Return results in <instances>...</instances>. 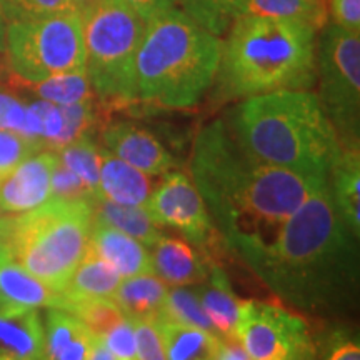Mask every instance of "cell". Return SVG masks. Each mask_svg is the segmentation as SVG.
Returning a JSON list of instances; mask_svg holds the SVG:
<instances>
[{
    "instance_id": "34",
    "label": "cell",
    "mask_w": 360,
    "mask_h": 360,
    "mask_svg": "<svg viewBox=\"0 0 360 360\" xmlns=\"http://www.w3.org/2000/svg\"><path fill=\"white\" fill-rule=\"evenodd\" d=\"M319 360H360L359 339L345 328H335L322 337L319 347L315 345Z\"/></svg>"
},
{
    "instance_id": "29",
    "label": "cell",
    "mask_w": 360,
    "mask_h": 360,
    "mask_svg": "<svg viewBox=\"0 0 360 360\" xmlns=\"http://www.w3.org/2000/svg\"><path fill=\"white\" fill-rule=\"evenodd\" d=\"M159 319L182 323V326L202 328V330L210 332V334L219 337L214 323L210 322L209 315L202 309V304L199 297H197L195 289H191V285L169 287L167 297H165L164 307H162V314Z\"/></svg>"
},
{
    "instance_id": "30",
    "label": "cell",
    "mask_w": 360,
    "mask_h": 360,
    "mask_svg": "<svg viewBox=\"0 0 360 360\" xmlns=\"http://www.w3.org/2000/svg\"><path fill=\"white\" fill-rule=\"evenodd\" d=\"M184 12H187L197 24L219 35L237 17L244 15L249 0H180Z\"/></svg>"
},
{
    "instance_id": "21",
    "label": "cell",
    "mask_w": 360,
    "mask_h": 360,
    "mask_svg": "<svg viewBox=\"0 0 360 360\" xmlns=\"http://www.w3.org/2000/svg\"><path fill=\"white\" fill-rule=\"evenodd\" d=\"M122 282V277L114 267L103 262L92 252L82 259L77 269L72 272L69 281L60 289V295L64 299V309L69 310L70 305L87 302L96 299H112L117 287Z\"/></svg>"
},
{
    "instance_id": "43",
    "label": "cell",
    "mask_w": 360,
    "mask_h": 360,
    "mask_svg": "<svg viewBox=\"0 0 360 360\" xmlns=\"http://www.w3.org/2000/svg\"><path fill=\"white\" fill-rule=\"evenodd\" d=\"M8 65H7V47L6 35H0V79H8Z\"/></svg>"
},
{
    "instance_id": "3",
    "label": "cell",
    "mask_w": 360,
    "mask_h": 360,
    "mask_svg": "<svg viewBox=\"0 0 360 360\" xmlns=\"http://www.w3.org/2000/svg\"><path fill=\"white\" fill-rule=\"evenodd\" d=\"M224 120L255 160L307 179L327 180L342 152L334 125L310 90H276L242 98Z\"/></svg>"
},
{
    "instance_id": "41",
    "label": "cell",
    "mask_w": 360,
    "mask_h": 360,
    "mask_svg": "<svg viewBox=\"0 0 360 360\" xmlns=\"http://www.w3.org/2000/svg\"><path fill=\"white\" fill-rule=\"evenodd\" d=\"M214 360H250L237 337L220 339V345Z\"/></svg>"
},
{
    "instance_id": "44",
    "label": "cell",
    "mask_w": 360,
    "mask_h": 360,
    "mask_svg": "<svg viewBox=\"0 0 360 360\" xmlns=\"http://www.w3.org/2000/svg\"><path fill=\"white\" fill-rule=\"evenodd\" d=\"M96 2H97V0H69L70 8H72V11H74L75 13L84 12L85 8L90 7V6H92V4H96Z\"/></svg>"
},
{
    "instance_id": "27",
    "label": "cell",
    "mask_w": 360,
    "mask_h": 360,
    "mask_svg": "<svg viewBox=\"0 0 360 360\" xmlns=\"http://www.w3.org/2000/svg\"><path fill=\"white\" fill-rule=\"evenodd\" d=\"M245 13L295 20L319 30L327 24V0H249ZM244 13V15H245Z\"/></svg>"
},
{
    "instance_id": "9",
    "label": "cell",
    "mask_w": 360,
    "mask_h": 360,
    "mask_svg": "<svg viewBox=\"0 0 360 360\" xmlns=\"http://www.w3.org/2000/svg\"><path fill=\"white\" fill-rule=\"evenodd\" d=\"M319 101L342 148L360 150V34L326 24L315 49Z\"/></svg>"
},
{
    "instance_id": "17",
    "label": "cell",
    "mask_w": 360,
    "mask_h": 360,
    "mask_svg": "<svg viewBox=\"0 0 360 360\" xmlns=\"http://www.w3.org/2000/svg\"><path fill=\"white\" fill-rule=\"evenodd\" d=\"M11 307L62 310L64 299L0 249V309Z\"/></svg>"
},
{
    "instance_id": "11",
    "label": "cell",
    "mask_w": 360,
    "mask_h": 360,
    "mask_svg": "<svg viewBox=\"0 0 360 360\" xmlns=\"http://www.w3.org/2000/svg\"><path fill=\"white\" fill-rule=\"evenodd\" d=\"M143 207L157 225L179 231L205 257L217 249V242H224L200 192L186 172L175 169L165 174Z\"/></svg>"
},
{
    "instance_id": "28",
    "label": "cell",
    "mask_w": 360,
    "mask_h": 360,
    "mask_svg": "<svg viewBox=\"0 0 360 360\" xmlns=\"http://www.w3.org/2000/svg\"><path fill=\"white\" fill-rule=\"evenodd\" d=\"M57 159L70 169L87 188L92 195L101 199L98 193V175H101V162H102V147L94 142L92 137H84L75 141L69 146L62 147L56 152Z\"/></svg>"
},
{
    "instance_id": "32",
    "label": "cell",
    "mask_w": 360,
    "mask_h": 360,
    "mask_svg": "<svg viewBox=\"0 0 360 360\" xmlns=\"http://www.w3.org/2000/svg\"><path fill=\"white\" fill-rule=\"evenodd\" d=\"M6 22L74 12L69 0H0Z\"/></svg>"
},
{
    "instance_id": "36",
    "label": "cell",
    "mask_w": 360,
    "mask_h": 360,
    "mask_svg": "<svg viewBox=\"0 0 360 360\" xmlns=\"http://www.w3.org/2000/svg\"><path fill=\"white\" fill-rule=\"evenodd\" d=\"M101 340L117 360H137L134 322L125 315L101 337Z\"/></svg>"
},
{
    "instance_id": "45",
    "label": "cell",
    "mask_w": 360,
    "mask_h": 360,
    "mask_svg": "<svg viewBox=\"0 0 360 360\" xmlns=\"http://www.w3.org/2000/svg\"><path fill=\"white\" fill-rule=\"evenodd\" d=\"M6 29H7V22H6V17H4L2 7H0V35H6Z\"/></svg>"
},
{
    "instance_id": "20",
    "label": "cell",
    "mask_w": 360,
    "mask_h": 360,
    "mask_svg": "<svg viewBox=\"0 0 360 360\" xmlns=\"http://www.w3.org/2000/svg\"><path fill=\"white\" fill-rule=\"evenodd\" d=\"M193 289H195L202 309L209 315L220 339L236 337L242 300L232 290L231 281H229L225 270L212 264L205 281L197 283Z\"/></svg>"
},
{
    "instance_id": "39",
    "label": "cell",
    "mask_w": 360,
    "mask_h": 360,
    "mask_svg": "<svg viewBox=\"0 0 360 360\" xmlns=\"http://www.w3.org/2000/svg\"><path fill=\"white\" fill-rule=\"evenodd\" d=\"M332 24L352 34H360V0H330Z\"/></svg>"
},
{
    "instance_id": "10",
    "label": "cell",
    "mask_w": 360,
    "mask_h": 360,
    "mask_svg": "<svg viewBox=\"0 0 360 360\" xmlns=\"http://www.w3.org/2000/svg\"><path fill=\"white\" fill-rule=\"evenodd\" d=\"M236 337L250 360L315 355V342L300 315L272 302L242 300Z\"/></svg>"
},
{
    "instance_id": "35",
    "label": "cell",
    "mask_w": 360,
    "mask_h": 360,
    "mask_svg": "<svg viewBox=\"0 0 360 360\" xmlns=\"http://www.w3.org/2000/svg\"><path fill=\"white\" fill-rule=\"evenodd\" d=\"M51 199L89 200L96 204V197L92 195V192L89 191L87 186L70 169H67L57 159V155L51 177Z\"/></svg>"
},
{
    "instance_id": "15",
    "label": "cell",
    "mask_w": 360,
    "mask_h": 360,
    "mask_svg": "<svg viewBox=\"0 0 360 360\" xmlns=\"http://www.w3.org/2000/svg\"><path fill=\"white\" fill-rule=\"evenodd\" d=\"M0 360H47L39 309H0Z\"/></svg>"
},
{
    "instance_id": "4",
    "label": "cell",
    "mask_w": 360,
    "mask_h": 360,
    "mask_svg": "<svg viewBox=\"0 0 360 360\" xmlns=\"http://www.w3.org/2000/svg\"><path fill=\"white\" fill-rule=\"evenodd\" d=\"M317 30L295 20L245 15L222 42L215 98L238 101L276 92L310 90L317 82Z\"/></svg>"
},
{
    "instance_id": "2",
    "label": "cell",
    "mask_w": 360,
    "mask_h": 360,
    "mask_svg": "<svg viewBox=\"0 0 360 360\" xmlns=\"http://www.w3.org/2000/svg\"><path fill=\"white\" fill-rule=\"evenodd\" d=\"M357 242L327 180L245 264L294 307L310 314L340 312L357 295Z\"/></svg>"
},
{
    "instance_id": "26",
    "label": "cell",
    "mask_w": 360,
    "mask_h": 360,
    "mask_svg": "<svg viewBox=\"0 0 360 360\" xmlns=\"http://www.w3.org/2000/svg\"><path fill=\"white\" fill-rule=\"evenodd\" d=\"M7 82L15 89L29 90L40 101L56 103V105H72V103L87 102L94 98L92 85H90L85 72L53 75V77L40 80V82H22L8 74Z\"/></svg>"
},
{
    "instance_id": "42",
    "label": "cell",
    "mask_w": 360,
    "mask_h": 360,
    "mask_svg": "<svg viewBox=\"0 0 360 360\" xmlns=\"http://www.w3.org/2000/svg\"><path fill=\"white\" fill-rule=\"evenodd\" d=\"M87 360H117V359L114 357V354H112L110 350L105 347V344H103L98 337H96Z\"/></svg>"
},
{
    "instance_id": "19",
    "label": "cell",
    "mask_w": 360,
    "mask_h": 360,
    "mask_svg": "<svg viewBox=\"0 0 360 360\" xmlns=\"http://www.w3.org/2000/svg\"><path fill=\"white\" fill-rule=\"evenodd\" d=\"M47 360H87L96 335L65 310L47 309L44 321Z\"/></svg>"
},
{
    "instance_id": "22",
    "label": "cell",
    "mask_w": 360,
    "mask_h": 360,
    "mask_svg": "<svg viewBox=\"0 0 360 360\" xmlns=\"http://www.w3.org/2000/svg\"><path fill=\"white\" fill-rule=\"evenodd\" d=\"M167 290V283L155 274H142L122 278L112 300L130 321H157L162 314Z\"/></svg>"
},
{
    "instance_id": "8",
    "label": "cell",
    "mask_w": 360,
    "mask_h": 360,
    "mask_svg": "<svg viewBox=\"0 0 360 360\" xmlns=\"http://www.w3.org/2000/svg\"><path fill=\"white\" fill-rule=\"evenodd\" d=\"M6 47L8 72L22 82L85 72L82 27L75 12L7 22Z\"/></svg>"
},
{
    "instance_id": "40",
    "label": "cell",
    "mask_w": 360,
    "mask_h": 360,
    "mask_svg": "<svg viewBox=\"0 0 360 360\" xmlns=\"http://www.w3.org/2000/svg\"><path fill=\"white\" fill-rule=\"evenodd\" d=\"M125 2L147 22L162 12L175 8L180 0H125Z\"/></svg>"
},
{
    "instance_id": "23",
    "label": "cell",
    "mask_w": 360,
    "mask_h": 360,
    "mask_svg": "<svg viewBox=\"0 0 360 360\" xmlns=\"http://www.w3.org/2000/svg\"><path fill=\"white\" fill-rule=\"evenodd\" d=\"M328 187L340 217L360 236V150L342 148L328 174Z\"/></svg>"
},
{
    "instance_id": "33",
    "label": "cell",
    "mask_w": 360,
    "mask_h": 360,
    "mask_svg": "<svg viewBox=\"0 0 360 360\" xmlns=\"http://www.w3.org/2000/svg\"><path fill=\"white\" fill-rule=\"evenodd\" d=\"M40 150L42 148L39 143L29 141L24 135L0 129V177L12 172L17 165Z\"/></svg>"
},
{
    "instance_id": "31",
    "label": "cell",
    "mask_w": 360,
    "mask_h": 360,
    "mask_svg": "<svg viewBox=\"0 0 360 360\" xmlns=\"http://www.w3.org/2000/svg\"><path fill=\"white\" fill-rule=\"evenodd\" d=\"M67 312L80 319L98 339L124 317V314L120 312V309L112 299H96L74 304L70 305Z\"/></svg>"
},
{
    "instance_id": "16",
    "label": "cell",
    "mask_w": 360,
    "mask_h": 360,
    "mask_svg": "<svg viewBox=\"0 0 360 360\" xmlns=\"http://www.w3.org/2000/svg\"><path fill=\"white\" fill-rule=\"evenodd\" d=\"M89 252L114 267L122 278L154 274L146 245L98 220L92 224Z\"/></svg>"
},
{
    "instance_id": "13",
    "label": "cell",
    "mask_w": 360,
    "mask_h": 360,
    "mask_svg": "<svg viewBox=\"0 0 360 360\" xmlns=\"http://www.w3.org/2000/svg\"><path fill=\"white\" fill-rule=\"evenodd\" d=\"M53 164L56 152L40 150L0 177V215L29 212L51 199Z\"/></svg>"
},
{
    "instance_id": "7",
    "label": "cell",
    "mask_w": 360,
    "mask_h": 360,
    "mask_svg": "<svg viewBox=\"0 0 360 360\" xmlns=\"http://www.w3.org/2000/svg\"><path fill=\"white\" fill-rule=\"evenodd\" d=\"M80 15L85 74L109 105L135 101V58L147 22L125 0H97Z\"/></svg>"
},
{
    "instance_id": "14",
    "label": "cell",
    "mask_w": 360,
    "mask_h": 360,
    "mask_svg": "<svg viewBox=\"0 0 360 360\" xmlns=\"http://www.w3.org/2000/svg\"><path fill=\"white\" fill-rule=\"evenodd\" d=\"M152 272L169 287H187L204 282L214 262L180 238L162 236L148 247Z\"/></svg>"
},
{
    "instance_id": "37",
    "label": "cell",
    "mask_w": 360,
    "mask_h": 360,
    "mask_svg": "<svg viewBox=\"0 0 360 360\" xmlns=\"http://www.w3.org/2000/svg\"><path fill=\"white\" fill-rule=\"evenodd\" d=\"M137 360H165L164 344L155 321H132Z\"/></svg>"
},
{
    "instance_id": "38",
    "label": "cell",
    "mask_w": 360,
    "mask_h": 360,
    "mask_svg": "<svg viewBox=\"0 0 360 360\" xmlns=\"http://www.w3.org/2000/svg\"><path fill=\"white\" fill-rule=\"evenodd\" d=\"M25 119L27 103L7 90H0V129L22 135Z\"/></svg>"
},
{
    "instance_id": "5",
    "label": "cell",
    "mask_w": 360,
    "mask_h": 360,
    "mask_svg": "<svg viewBox=\"0 0 360 360\" xmlns=\"http://www.w3.org/2000/svg\"><path fill=\"white\" fill-rule=\"evenodd\" d=\"M222 40L180 11L147 20L135 58V101L187 109L200 102L217 75Z\"/></svg>"
},
{
    "instance_id": "1",
    "label": "cell",
    "mask_w": 360,
    "mask_h": 360,
    "mask_svg": "<svg viewBox=\"0 0 360 360\" xmlns=\"http://www.w3.org/2000/svg\"><path fill=\"white\" fill-rule=\"evenodd\" d=\"M191 174L224 244L244 262L276 238L282 225L327 180L255 160L224 119L200 129Z\"/></svg>"
},
{
    "instance_id": "46",
    "label": "cell",
    "mask_w": 360,
    "mask_h": 360,
    "mask_svg": "<svg viewBox=\"0 0 360 360\" xmlns=\"http://www.w3.org/2000/svg\"><path fill=\"white\" fill-rule=\"evenodd\" d=\"M289 360H317V357H315V355H302V357H295Z\"/></svg>"
},
{
    "instance_id": "24",
    "label": "cell",
    "mask_w": 360,
    "mask_h": 360,
    "mask_svg": "<svg viewBox=\"0 0 360 360\" xmlns=\"http://www.w3.org/2000/svg\"><path fill=\"white\" fill-rule=\"evenodd\" d=\"M165 360H214L220 337L197 327L157 319Z\"/></svg>"
},
{
    "instance_id": "18",
    "label": "cell",
    "mask_w": 360,
    "mask_h": 360,
    "mask_svg": "<svg viewBox=\"0 0 360 360\" xmlns=\"http://www.w3.org/2000/svg\"><path fill=\"white\" fill-rule=\"evenodd\" d=\"M154 191L150 175L141 172L127 162L117 159L102 147L98 193L101 199L119 205L143 207Z\"/></svg>"
},
{
    "instance_id": "12",
    "label": "cell",
    "mask_w": 360,
    "mask_h": 360,
    "mask_svg": "<svg viewBox=\"0 0 360 360\" xmlns=\"http://www.w3.org/2000/svg\"><path fill=\"white\" fill-rule=\"evenodd\" d=\"M102 146L117 159L127 162L141 172L155 177L179 167V162L154 134L141 125L117 120L101 132Z\"/></svg>"
},
{
    "instance_id": "6",
    "label": "cell",
    "mask_w": 360,
    "mask_h": 360,
    "mask_svg": "<svg viewBox=\"0 0 360 360\" xmlns=\"http://www.w3.org/2000/svg\"><path fill=\"white\" fill-rule=\"evenodd\" d=\"M94 202L49 199L29 212L0 215V249L60 292L89 252Z\"/></svg>"
},
{
    "instance_id": "25",
    "label": "cell",
    "mask_w": 360,
    "mask_h": 360,
    "mask_svg": "<svg viewBox=\"0 0 360 360\" xmlns=\"http://www.w3.org/2000/svg\"><path fill=\"white\" fill-rule=\"evenodd\" d=\"M94 220L103 222L117 231L127 233L147 247L154 245L164 236L160 225L148 215L146 207L119 205L114 202L97 199L94 204Z\"/></svg>"
}]
</instances>
